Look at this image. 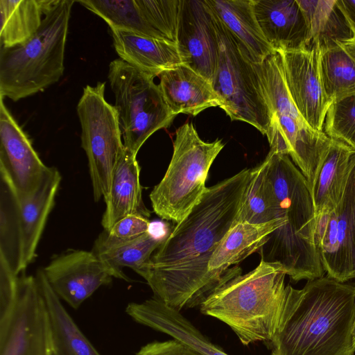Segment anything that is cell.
<instances>
[{"instance_id":"2e32d148","label":"cell","mask_w":355,"mask_h":355,"mask_svg":"<svg viewBox=\"0 0 355 355\" xmlns=\"http://www.w3.org/2000/svg\"><path fill=\"white\" fill-rule=\"evenodd\" d=\"M286 223L284 219L258 225L237 223L211 255L205 278L208 295L226 279L241 274L239 267L232 266L258 252L269 235Z\"/></svg>"},{"instance_id":"e0dca14e","label":"cell","mask_w":355,"mask_h":355,"mask_svg":"<svg viewBox=\"0 0 355 355\" xmlns=\"http://www.w3.org/2000/svg\"><path fill=\"white\" fill-rule=\"evenodd\" d=\"M253 1L257 21L274 51L306 49L308 28L297 0Z\"/></svg>"},{"instance_id":"52a82bcc","label":"cell","mask_w":355,"mask_h":355,"mask_svg":"<svg viewBox=\"0 0 355 355\" xmlns=\"http://www.w3.org/2000/svg\"><path fill=\"white\" fill-rule=\"evenodd\" d=\"M211 12L219 45L211 85L220 102V107L231 121L248 123L266 135L270 114L254 62L239 40Z\"/></svg>"},{"instance_id":"7a4b0ae2","label":"cell","mask_w":355,"mask_h":355,"mask_svg":"<svg viewBox=\"0 0 355 355\" xmlns=\"http://www.w3.org/2000/svg\"><path fill=\"white\" fill-rule=\"evenodd\" d=\"M355 285L328 276L288 284L270 355H353Z\"/></svg>"},{"instance_id":"d4e9b609","label":"cell","mask_w":355,"mask_h":355,"mask_svg":"<svg viewBox=\"0 0 355 355\" xmlns=\"http://www.w3.org/2000/svg\"><path fill=\"white\" fill-rule=\"evenodd\" d=\"M35 277L49 315L52 355H101L66 310L43 269L37 270Z\"/></svg>"},{"instance_id":"d6a6232c","label":"cell","mask_w":355,"mask_h":355,"mask_svg":"<svg viewBox=\"0 0 355 355\" xmlns=\"http://www.w3.org/2000/svg\"><path fill=\"white\" fill-rule=\"evenodd\" d=\"M146 24L160 38L176 43L180 0H135Z\"/></svg>"},{"instance_id":"8992f818","label":"cell","mask_w":355,"mask_h":355,"mask_svg":"<svg viewBox=\"0 0 355 355\" xmlns=\"http://www.w3.org/2000/svg\"><path fill=\"white\" fill-rule=\"evenodd\" d=\"M224 146L219 139L203 141L191 123L176 130L168 168L149 195L158 216L178 223L189 214L204 195L209 168Z\"/></svg>"},{"instance_id":"5b68a950","label":"cell","mask_w":355,"mask_h":355,"mask_svg":"<svg viewBox=\"0 0 355 355\" xmlns=\"http://www.w3.org/2000/svg\"><path fill=\"white\" fill-rule=\"evenodd\" d=\"M75 1L58 0L37 33L25 43L0 49V96L13 101L34 95L62 77L71 10Z\"/></svg>"},{"instance_id":"f546056e","label":"cell","mask_w":355,"mask_h":355,"mask_svg":"<svg viewBox=\"0 0 355 355\" xmlns=\"http://www.w3.org/2000/svg\"><path fill=\"white\" fill-rule=\"evenodd\" d=\"M278 218L273 189L264 159L252 168L251 179L240 211L238 223L263 224Z\"/></svg>"},{"instance_id":"ffe728a7","label":"cell","mask_w":355,"mask_h":355,"mask_svg":"<svg viewBox=\"0 0 355 355\" xmlns=\"http://www.w3.org/2000/svg\"><path fill=\"white\" fill-rule=\"evenodd\" d=\"M136 157L125 148L116 163L109 191L104 198L106 207L101 220L104 230L129 215L148 219L150 216L142 199L140 166Z\"/></svg>"},{"instance_id":"7c38bea8","label":"cell","mask_w":355,"mask_h":355,"mask_svg":"<svg viewBox=\"0 0 355 355\" xmlns=\"http://www.w3.org/2000/svg\"><path fill=\"white\" fill-rule=\"evenodd\" d=\"M43 271L58 297L75 309L100 287L110 284L113 277L130 281L94 252L81 250L55 256Z\"/></svg>"},{"instance_id":"836d02e7","label":"cell","mask_w":355,"mask_h":355,"mask_svg":"<svg viewBox=\"0 0 355 355\" xmlns=\"http://www.w3.org/2000/svg\"><path fill=\"white\" fill-rule=\"evenodd\" d=\"M323 128L329 138L355 148V95L329 105Z\"/></svg>"},{"instance_id":"7402d4cb","label":"cell","mask_w":355,"mask_h":355,"mask_svg":"<svg viewBox=\"0 0 355 355\" xmlns=\"http://www.w3.org/2000/svg\"><path fill=\"white\" fill-rule=\"evenodd\" d=\"M119 58L153 77L182 64L175 42L120 29H110Z\"/></svg>"},{"instance_id":"5bb4252c","label":"cell","mask_w":355,"mask_h":355,"mask_svg":"<svg viewBox=\"0 0 355 355\" xmlns=\"http://www.w3.org/2000/svg\"><path fill=\"white\" fill-rule=\"evenodd\" d=\"M278 52L286 86L298 112L311 128L322 131L330 104L321 80L320 52L309 49Z\"/></svg>"},{"instance_id":"4fadbf2b","label":"cell","mask_w":355,"mask_h":355,"mask_svg":"<svg viewBox=\"0 0 355 355\" xmlns=\"http://www.w3.org/2000/svg\"><path fill=\"white\" fill-rule=\"evenodd\" d=\"M176 44L182 63L211 84L219 45L213 15L205 0H180Z\"/></svg>"},{"instance_id":"ac0fdd59","label":"cell","mask_w":355,"mask_h":355,"mask_svg":"<svg viewBox=\"0 0 355 355\" xmlns=\"http://www.w3.org/2000/svg\"><path fill=\"white\" fill-rule=\"evenodd\" d=\"M354 168L355 148L331 139L309 186L315 216L338 205Z\"/></svg>"},{"instance_id":"f1b7e54d","label":"cell","mask_w":355,"mask_h":355,"mask_svg":"<svg viewBox=\"0 0 355 355\" xmlns=\"http://www.w3.org/2000/svg\"><path fill=\"white\" fill-rule=\"evenodd\" d=\"M319 68L330 105L339 99L355 95V60L342 44L320 52Z\"/></svg>"},{"instance_id":"30bf717a","label":"cell","mask_w":355,"mask_h":355,"mask_svg":"<svg viewBox=\"0 0 355 355\" xmlns=\"http://www.w3.org/2000/svg\"><path fill=\"white\" fill-rule=\"evenodd\" d=\"M0 355H52L49 315L35 277L19 275L16 307L0 326Z\"/></svg>"},{"instance_id":"4dcf8cb0","label":"cell","mask_w":355,"mask_h":355,"mask_svg":"<svg viewBox=\"0 0 355 355\" xmlns=\"http://www.w3.org/2000/svg\"><path fill=\"white\" fill-rule=\"evenodd\" d=\"M78 2L101 17L110 29L128 31L162 39L146 24L135 0H81Z\"/></svg>"},{"instance_id":"484cf974","label":"cell","mask_w":355,"mask_h":355,"mask_svg":"<svg viewBox=\"0 0 355 355\" xmlns=\"http://www.w3.org/2000/svg\"><path fill=\"white\" fill-rule=\"evenodd\" d=\"M297 2L308 28L306 49L322 52L354 37L336 0H297Z\"/></svg>"},{"instance_id":"d6986e66","label":"cell","mask_w":355,"mask_h":355,"mask_svg":"<svg viewBox=\"0 0 355 355\" xmlns=\"http://www.w3.org/2000/svg\"><path fill=\"white\" fill-rule=\"evenodd\" d=\"M125 312L136 322L167 334L204 355H229L212 343L181 312L155 297L129 303Z\"/></svg>"},{"instance_id":"3957f363","label":"cell","mask_w":355,"mask_h":355,"mask_svg":"<svg viewBox=\"0 0 355 355\" xmlns=\"http://www.w3.org/2000/svg\"><path fill=\"white\" fill-rule=\"evenodd\" d=\"M265 160L278 218L286 223L259 250L261 260L280 264L293 282L324 276L315 241L316 217L309 183L287 155L269 151Z\"/></svg>"},{"instance_id":"277c9868","label":"cell","mask_w":355,"mask_h":355,"mask_svg":"<svg viewBox=\"0 0 355 355\" xmlns=\"http://www.w3.org/2000/svg\"><path fill=\"white\" fill-rule=\"evenodd\" d=\"M286 274L277 263L261 260L245 275L229 277L200 305V312L226 324L244 346L272 340L286 301Z\"/></svg>"},{"instance_id":"74e56055","label":"cell","mask_w":355,"mask_h":355,"mask_svg":"<svg viewBox=\"0 0 355 355\" xmlns=\"http://www.w3.org/2000/svg\"><path fill=\"white\" fill-rule=\"evenodd\" d=\"M336 4L355 36V0H336Z\"/></svg>"},{"instance_id":"6da1fadb","label":"cell","mask_w":355,"mask_h":355,"mask_svg":"<svg viewBox=\"0 0 355 355\" xmlns=\"http://www.w3.org/2000/svg\"><path fill=\"white\" fill-rule=\"evenodd\" d=\"M245 168L207 189L200 201L164 236L148 263L136 271L153 297L180 312L208 296L205 278L211 255L238 223L251 179Z\"/></svg>"},{"instance_id":"9c48e42d","label":"cell","mask_w":355,"mask_h":355,"mask_svg":"<svg viewBox=\"0 0 355 355\" xmlns=\"http://www.w3.org/2000/svg\"><path fill=\"white\" fill-rule=\"evenodd\" d=\"M105 84L87 85L77 105L81 146L88 165L95 201L105 198L112 173L125 149L117 110L105 98Z\"/></svg>"},{"instance_id":"83f0119b","label":"cell","mask_w":355,"mask_h":355,"mask_svg":"<svg viewBox=\"0 0 355 355\" xmlns=\"http://www.w3.org/2000/svg\"><path fill=\"white\" fill-rule=\"evenodd\" d=\"M18 196L6 174L0 170V257L19 275L24 266L17 220Z\"/></svg>"},{"instance_id":"f35d334b","label":"cell","mask_w":355,"mask_h":355,"mask_svg":"<svg viewBox=\"0 0 355 355\" xmlns=\"http://www.w3.org/2000/svg\"><path fill=\"white\" fill-rule=\"evenodd\" d=\"M342 45L349 54L355 60V36L350 40L342 43Z\"/></svg>"},{"instance_id":"ab89813d","label":"cell","mask_w":355,"mask_h":355,"mask_svg":"<svg viewBox=\"0 0 355 355\" xmlns=\"http://www.w3.org/2000/svg\"><path fill=\"white\" fill-rule=\"evenodd\" d=\"M352 340H353L354 347H355V319H354L353 330H352Z\"/></svg>"},{"instance_id":"8d00e7d4","label":"cell","mask_w":355,"mask_h":355,"mask_svg":"<svg viewBox=\"0 0 355 355\" xmlns=\"http://www.w3.org/2000/svg\"><path fill=\"white\" fill-rule=\"evenodd\" d=\"M135 355H204L175 338L153 341L142 346Z\"/></svg>"},{"instance_id":"603a6c76","label":"cell","mask_w":355,"mask_h":355,"mask_svg":"<svg viewBox=\"0 0 355 355\" xmlns=\"http://www.w3.org/2000/svg\"><path fill=\"white\" fill-rule=\"evenodd\" d=\"M159 87L173 114L196 116L220 102L211 84L204 77L182 64L164 71Z\"/></svg>"},{"instance_id":"8fae6325","label":"cell","mask_w":355,"mask_h":355,"mask_svg":"<svg viewBox=\"0 0 355 355\" xmlns=\"http://www.w3.org/2000/svg\"><path fill=\"white\" fill-rule=\"evenodd\" d=\"M315 217V241L324 272L340 282L355 278V168L338 205Z\"/></svg>"},{"instance_id":"e575fe53","label":"cell","mask_w":355,"mask_h":355,"mask_svg":"<svg viewBox=\"0 0 355 355\" xmlns=\"http://www.w3.org/2000/svg\"><path fill=\"white\" fill-rule=\"evenodd\" d=\"M148 218L137 215L127 216L110 229L104 230L94 243L92 252L98 254L112 247L134 240L150 231Z\"/></svg>"},{"instance_id":"4316f807","label":"cell","mask_w":355,"mask_h":355,"mask_svg":"<svg viewBox=\"0 0 355 355\" xmlns=\"http://www.w3.org/2000/svg\"><path fill=\"white\" fill-rule=\"evenodd\" d=\"M58 0H0L1 47L25 43L39 30L42 16Z\"/></svg>"},{"instance_id":"cb8c5ba5","label":"cell","mask_w":355,"mask_h":355,"mask_svg":"<svg viewBox=\"0 0 355 355\" xmlns=\"http://www.w3.org/2000/svg\"><path fill=\"white\" fill-rule=\"evenodd\" d=\"M222 24L239 40L254 62L275 51L266 41L254 12L253 0H205Z\"/></svg>"},{"instance_id":"9a60e30c","label":"cell","mask_w":355,"mask_h":355,"mask_svg":"<svg viewBox=\"0 0 355 355\" xmlns=\"http://www.w3.org/2000/svg\"><path fill=\"white\" fill-rule=\"evenodd\" d=\"M47 168L0 96V170L9 178L19 199L33 194Z\"/></svg>"},{"instance_id":"ba28073f","label":"cell","mask_w":355,"mask_h":355,"mask_svg":"<svg viewBox=\"0 0 355 355\" xmlns=\"http://www.w3.org/2000/svg\"><path fill=\"white\" fill-rule=\"evenodd\" d=\"M108 80L125 148L137 155L149 137L168 127L176 115L169 109L154 77L121 58L110 62Z\"/></svg>"},{"instance_id":"1f68e13d","label":"cell","mask_w":355,"mask_h":355,"mask_svg":"<svg viewBox=\"0 0 355 355\" xmlns=\"http://www.w3.org/2000/svg\"><path fill=\"white\" fill-rule=\"evenodd\" d=\"M163 239L149 231L134 240L96 254L119 272L124 273L122 270L123 267H128L136 272L148 263Z\"/></svg>"},{"instance_id":"44dd1931","label":"cell","mask_w":355,"mask_h":355,"mask_svg":"<svg viewBox=\"0 0 355 355\" xmlns=\"http://www.w3.org/2000/svg\"><path fill=\"white\" fill-rule=\"evenodd\" d=\"M60 182L58 170L48 167L33 194L19 199L17 220L25 268L36 257V249L53 207Z\"/></svg>"},{"instance_id":"d590c367","label":"cell","mask_w":355,"mask_h":355,"mask_svg":"<svg viewBox=\"0 0 355 355\" xmlns=\"http://www.w3.org/2000/svg\"><path fill=\"white\" fill-rule=\"evenodd\" d=\"M18 277L0 257V325L8 322L16 307Z\"/></svg>"}]
</instances>
